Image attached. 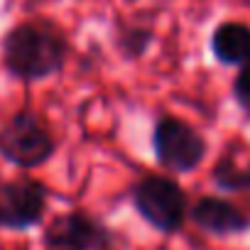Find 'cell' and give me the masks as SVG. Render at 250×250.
<instances>
[{"instance_id":"6da1fadb","label":"cell","mask_w":250,"mask_h":250,"mask_svg":"<svg viewBox=\"0 0 250 250\" xmlns=\"http://www.w3.org/2000/svg\"><path fill=\"white\" fill-rule=\"evenodd\" d=\"M69 37L57 22L47 18L27 20L10 27L0 42L5 71L27 83L62 74L69 62Z\"/></svg>"},{"instance_id":"7a4b0ae2","label":"cell","mask_w":250,"mask_h":250,"mask_svg":"<svg viewBox=\"0 0 250 250\" xmlns=\"http://www.w3.org/2000/svg\"><path fill=\"white\" fill-rule=\"evenodd\" d=\"M130 204L135 213L162 235H177L189 218V196L169 174L152 172L140 177L130 187Z\"/></svg>"},{"instance_id":"3957f363","label":"cell","mask_w":250,"mask_h":250,"mask_svg":"<svg viewBox=\"0 0 250 250\" xmlns=\"http://www.w3.org/2000/svg\"><path fill=\"white\" fill-rule=\"evenodd\" d=\"M57 152V138L44 115L18 110L0 125V157L13 167L30 172L47 165Z\"/></svg>"},{"instance_id":"277c9868","label":"cell","mask_w":250,"mask_h":250,"mask_svg":"<svg viewBox=\"0 0 250 250\" xmlns=\"http://www.w3.org/2000/svg\"><path fill=\"white\" fill-rule=\"evenodd\" d=\"M152 155L155 162L172 174H189L201 167L208 143L199 128L177 115H160L152 125Z\"/></svg>"},{"instance_id":"5b68a950","label":"cell","mask_w":250,"mask_h":250,"mask_svg":"<svg viewBox=\"0 0 250 250\" xmlns=\"http://www.w3.org/2000/svg\"><path fill=\"white\" fill-rule=\"evenodd\" d=\"M49 206V189L42 179L20 174L0 182V228L30 230L44 221Z\"/></svg>"},{"instance_id":"8992f818","label":"cell","mask_w":250,"mask_h":250,"mask_svg":"<svg viewBox=\"0 0 250 250\" xmlns=\"http://www.w3.org/2000/svg\"><path fill=\"white\" fill-rule=\"evenodd\" d=\"M42 245L44 250H110L115 233L101 218L74 208L44 226Z\"/></svg>"},{"instance_id":"52a82bcc","label":"cell","mask_w":250,"mask_h":250,"mask_svg":"<svg viewBox=\"0 0 250 250\" xmlns=\"http://www.w3.org/2000/svg\"><path fill=\"white\" fill-rule=\"evenodd\" d=\"M189 221L206 235L230 238L250 230V213L226 196H199L189 204Z\"/></svg>"},{"instance_id":"ba28073f","label":"cell","mask_w":250,"mask_h":250,"mask_svg":"<svg viewBox=\"0 0 250 250\" xmlns=\"http://www.w3.org/2000/svg\"><path fill=\"white\" fill-rule=\"evenodd\" d=\"M211 54L223 66H243L250 62V25L240 20H226L211 32Z\"/></svg>"},{"instance_id":"9c48e42d","label":"cell","mask_w":250,"mask_h":250,"mask_svg":"<svg viewBox=\"0 0 250 250\" xmlns=\"http://www.w3.org/2000/svg\"><path fill=\"white\" fill-rule=\"evenodd\" d=\"M211 182L226 194H250V165H238L235 152L223 150L211 167Z\"/></svg>"},{"instance_id":"30bf717a","label":"cell","mask_w":250,"mask_h":250,"mask_svg":"<svg viewBox=\"0 0 250 250\" xmlns=\"http://www.w3.org/2000/svg\"><path fill=\"white\" fill-rule=\"evenodd\" d=\"M152 42H155V32L152 27H145V25H120L115 35L118 52L123 54V59H130V62L145 57Z\"/></svg>"},{"instance_id":"8fae6325","label":"cell","mask_w":250,"mask_h":250,"mask_svg":"<svg viewBox=\"0 0 250 250\" xmlns=\"http://www.w3.org/2000/svg\"><path fill=\"white\" fill-rule=\"evenodd\" d=\"M230 91H233V101L238 103V108L250 118V62H245V64L238 69Z\"/></svg>"}]
</instances>
